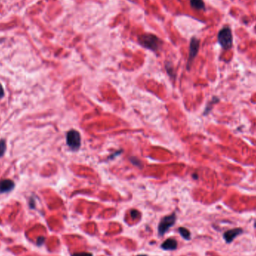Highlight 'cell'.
Here are the masks:
<instances>
[{"label": "cell", "instance_id": "cell-1", "mask_svg": "<svg viewBox=\"0 0 256 256\" xmlns=\"http://www.w3.org/2000/svg\"><path fill=\"white\" fill-rule=\"evenodd\" d=\"M138 41L141 47L154 52L159 51L163 44L162 40L153 34H141L138 38Z\"/></svg>", "mask_w": 256, "mask_h": 256}, {"label": "cell", "instance_id": "cell-2", "mask_svg": "<svg viewBox=\"0 0 256 256\" xmlns=\"http://www.w3.org/2000/svg\"><path fill=\"white\" fill-rule=\"evenodd\" d=\"M218 41L224 50H229L233 45V36L230 27L225 26L218 33Z\"/></svg>", "mask_w": 256, "mask_h": 256}, {"label": "cell", "instance_id": "cell-3", "mask_svg": "<svg viewBox=\"0 0 256 256\" xmlns=\"http://www.w3.org/2000/svg\"><path fill=\"white\" fill-rule=\"evenodd\" d=\"M67 145L74 151L79 150L81 145V137L79 132L76 130H70L66 135Z\"/></svg>", "mask_w": 256, "mask_h": 256}, {"label": "cell", "instance_id": "cell-4", "mask_svg": "<svg viewBox=\"0 0 256 256\" xmlns=\"http://www.w3.org/2000/svg\"><path fill=\"white\" fill-rule=\"evenodd\" d=\"M176 219H177V217H176L175 213H172L171 215L166 216V217H163L159 222V225H158V234H159V235H164L168 231V230L175 224Z\"/></svg>", "mask_w": 256, "mask_h": 256}, {"label": "cell", "instance_id": "cell-5", "mask_svg": "<svg viewBox=\"0 0 256 256\" xmlns=\"http://www.w3.org/2000/svg\"><path fill=\"white\" fill-rule=\"evenodd\" d=\"M200 47V41L196 37H192L190 40V51H189V57L187 61V69H190L195 58L196 57Z\"/></svg>", "mask_w": 256, "mask_h": 256}, {"label": "cell", "instance_id": "cell-6", "mask_svg": "<svg viewBox=\"0 0 256 256\" xmlns=\"http://www.w3.org/2000/svg\"><path fill=\"white\" fill-rule=\"evenodd\" d=\"M14 187H15V184L12 180H0V194L7 193L12 191Z\"/></svg>", "mask_w": 256, "mask_h": 256}, {"label": "cell", "instance_id": "cell-7", "mask_svg": "<svg viewBox=\"0 0 256 256\" xmlns=\"http://www.w3.org/2000/svg\"><path fill=\"white\" fill-rule=\"evenodd\" d=\"M243 232V230L240 228H234V229H231L225 232L224 235V239L226 240V241L227 243H231V241H233V240L236 237L241 235Z\"/></svg>", "mask_w": 256, "mask_h": 256}, {"label": "cell", "instance_id": "cell-8", "mask_svg": "<svg viewBox=\"0 0 256 256\" xmlns=\"http://www.w3.org/2000/svg\"><path fill=\"white\" fill-rule=\"evenodd\" d=\"M177 247V240L173 238H168L161 244V248L164 250L173 251Z\"/></svg>", "mask_w": 256, "mask_h": 256}, {"label": "cell", "instance_id": "cell-9", "mask_svg": "<svg viewBox=\"0 0 256 256\" xmlns=\"http://www.w3.org/2000/svg\"><path fill=\"white\" fill-rule=\"evenodd\" d=\"M190 5L195 10H205V4L203 0H190Z\"/></svg>", "mask_w": 256, "mask_h": 256}, {"label": "cell", "instance_id": "cell-10", "mask_svg": "<svg viewBox=\"0 0 256 256\" xmlns=\"http://www.w3.org/2000/svg\"><path fill=\"white\" fill-rule=\"evenodd\" d=\"M178 231L180 235L182 236L183 238L186 240H189L191 238V234H190V231L187 228H184V227H180L178 228Z\"/></svg>", "mask_w": 256, "mask_h": 256}, {"label": "cell", "instance_id": "cell-11", "mask_svg": "<svg viewBox=\"0 0 256 256\" xmlns=\"http://www.w3.org/2000/svg\"><path fill=\"white\" fill-rule=\"evenodd\" d=\"M6 149V141L5 139H0V157H2L5 155Z\"/></svg>", "mask_w": 256, "mask_h": 256}, {"label": "cell", "instance_id": "cell-12", "mask_svg": "<svg viewBox=\"0 0 256 256\" xmlns=\"http://www.w3.org/2000/svg\"><path fill=\"white\" fill-rule=\"evenodd\" d=\"M71 256H93L92 253L90 252H76V253L72 254Z\"/></svg>", "mask_w": 256, "mask_h": 256}, {"label": "cell", "instance_id": "cell-13", "mask_svg": "<svg viewBox=\"0 0 256 256\" xmlns=\"http://www.w3.org/2000/svg\"><path fill=\"white\" fill-rule=\"evenodd\" d=\"M130 215L132 218H137L139 215V212L137 210H132L130 211Z\"/></svg>", "mask_w": 256, "mask_h": 256}, {"label": "cell", "instance_id": "cell-14", "mask_svg": "<svg viewBox=\"0 0 256 256\" xmlns=\"http://www.w3.org/2000/svg\"><path fill=\"white\" fill-rule=\"evenodd\" d=\"M5 96V91H4V88H3V86L2 85L0 84V100L3 97Z\"/></svg>", "mask_w": 256, "mask_h": 256}, {"label": "cell", "instance_id": "cell-15", "mask_svg": "<svg viewBox=\"0 0 256 256\" xmlns=\"http://www.w3.org/2000/svg\"><path fill=\"white\" fill-rule=\"evenodd\" d=\"M44 240H45V238L43 237H39L38 239V241H37V243H38V245H42L43 243V242H44Z\"/></svg>", "mask_w": 256, "mask_h": 256}, {"label": "cell", "instance_id": "cell-16", "mask_svg": "<svg viewBox=\"0 0 256 256\" xmlns=\"http://www.w3.org/2000/svg\"><path fill=\"white\" fill-rule=\"evenodd\" d=\"M137 256H147L146 255H137Z\"/></svg>", "mask_w": 256, "mask_h": 256}, {"label": "cell", "instance_id": "cell-17", "mask_svg": "<svg viewBox=\"0 0 256 256\" xmlns=\"http://www.w3.org/2000/svg\"><path fill=\"white\" fill-rule=\"evenodd\" d=\"M1 42H2V41H0V43H1Z\"/></svg>", "mask_w": 256, "mask_h": 256}]
</instances>
